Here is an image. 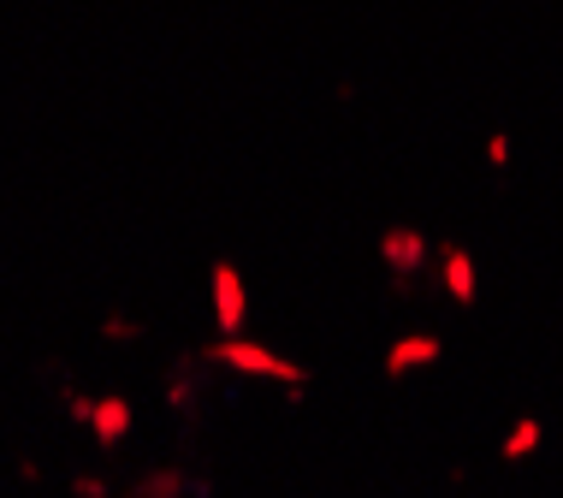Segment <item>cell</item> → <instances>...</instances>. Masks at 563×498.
<instances>
[{
  "mask_svg": "<svg viewBox=\"0 0 563 498\" xmlns=\"http://www.w3.org/2000/svg\"><path fill=\"white\" fill-rule=\"evenodd\" d=\"M238 309H243V291H238V279L220 267V321H225V327H238Z\"/></svg>",
  "mask_w": 563,
  "mask_h": 498,
  "instance_id": "6da1fadb",
  "label": "cell"
}]
</instances>
